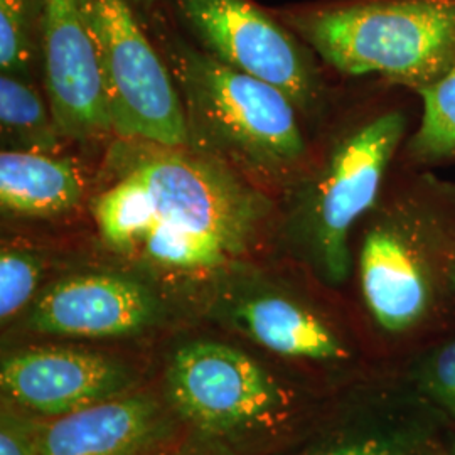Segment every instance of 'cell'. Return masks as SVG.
<instances>
[{"label": "cell", "mask_w": 455, "mask_h": 455, "mask_svg": "<svg viewBox=\"0 0 455 455\" xmlns=\"http://www.w3.org/2000/svg\"><path fill=\"white\" fill-rule=\"evenodd\" d=\"M180 148L148 144L132 154L118 180L95 199L101 238L124 253L148 236L208 238L242 253L270 212L267 197L223 165Z\"/></svg>", "instance_id": "cell-1"}, {"label": "cell", "mask_w": 455, "mask_h": 455, "mask_svg": "<svg viewBox=\"0 0 455 455\" xmlns=\"http://www.w3.org/2000/svg\"><path fill=\"white\" fill-rule=\"evenodd\" d=\"M455 257V182L415 176L364 235L359 282L378 327L403 336L427 324L447 295Z\"/></svg>", "instance_id": "cell-2"}, {"label": "cell", "mask_w": 455, "mask_h": 455, "mask_svg": "<svg viewBox=\"0 0 455 455\" xmlns=\"http://www.w3.org/2000/svg\"><path fill=\"white\" fill-rule=\"evenodd\" d=\"M282 22L339 73L415 93L455 63V0H338L283 11Z\"/></svg>", "instance_id": "cell-3"}, {"label": "cell", "mask_w": 455, "mask_h": 455, "mask_svg": "<svg viewBox=\"0 0 455 455\" xmlns=\"http://www.w3.org/2000/svg\"><path fill=\"white\" fill-rule=\"evenodd\" d=\"M172 65L189 132L196 129L208 146L270 171L291 169L306 159L299 108L283 92L188 46L174 48Z\"/></svg>", "instance_id": "cell-4"}, {"label": "cell", "mask_w": 455, "mask_h": 455, "mask_svg": "<svg viewBox=\"0 0 455 455\" xmlns=\"http://www.w3.org/2000/svg\"><path fill=\"white\" fill-rule=\"evenodd\" d=\"M407 118L388 110L366 120L332 147L300 204L299 228L319 275L339 285L351 274L349 235L376 206Z\"/></svg>", "instance_id": "cell-5"}, {"label": "cell", "mask_w": 455, "mask_h": 455, "mask_svg": "<svg viewBox=\"0 0 455 455\" xmlns=\"http://www.w3.org/2000/svg\"><path fill=\"white\" fill-rule=\"evenodd\" d=\"M82 9L114 132L146 144L186 146L189 125L180 93L129 0H82Z\"/></svg>", "instance_id": "cell-6"}, {"label": "cell", "mask_w": 455, "mask_h": 455, "mask_svg": "<svg viewBox=\"0 0 455 455\" xmlns=\"http://www.w3.org/2000/svg\"><path fill=\"white\" fill-rule=\"evenodd\" d=\"M204 48L225 65L283 92L300 112L321 105L323 82L307 44L251 0H178Z\"/></svg>", "instance_id": "cell-7"}, {"label": "cell", "mask_w": 455, "mask_h": 455, "mask_svg": "<svg viewBox=\"0 0 455 455\" xmlns=\"http://www.w3.org/2000/svg\"><path fill=\"white\" fill-rule=\"evenodd\" d=\"M167 395L188 422L214 435L267 425L287 405L280 385L255 359L216 341L189 342L174 353Z\"/></svg>", "instance_id": "cell-8"}, {"label": "cell", "mask_w": 455, "mask_h": 455, "mask_svg": "<svg viewBox=\"0 0 455 455\" xmlns=\"http://www.w3.org/2000/svg\"><path fill=\"white\" fill-rule=\"evenodd\" d=\"M41 41L49 107L61 133L90 139L114 131L82 0H46Z\"/></svg>", "instance_id": "cell-9"}, {"label": "cell", "mask_w": 455, "mask_h": 455, "mask_svg": "<svg viewBox=\"0 0 455 455\" xmlns=\"http://www.w3.org/2000/svg\"><path fill=\"white\" fill-rule=\"evenodd\" d=\"M131 383L116 359L82 349L34 347L2 359L4 395L34 413L61 417L118 396Z\"/></svg>", "instance_id": "cell-10"}, {"label": "cell", "mask_w": 455, "mask_h": 455, "mask_svg": "<svg viewBox=\"0 0 455 455\" xmlns=\"http://www.w3.org/2000/svg\"><path fill=\"white\" fill-rule=\"evenodd\" d=\"M161 304L129 276L88 274L52 283L29 314L34 331L63 338H125L156 324Z\"/></svg>", "instance_id": "cell-11"}, {"label": "cell", "mask_w": 455, "mask_h": 455, "mask_svg": "<svg viewBox=\"0 0 455 455\" xmlns=\"http://www.w3.org/2000/svg\"><path fill=\"white\" fill-rule=\"evenodd\" d=\"M157 428L159 408L150 398L114 396L44 425L37 455H135Z\"/></svg>", "instance_id": "cell-12"}, {"label": "cell", "mask_w": 455, "mask_h": 455, "mask_svg": "<svg viewBox=\"0 0 455 455\" xmlns=\"http://www.w3.org/2000/svg\"><path fill=\"white\" fill-rule=\"evenodd\" d=\"M233 319L248 338L280 356L317 363L349 358L338 332L317 312L291 297L267 293L246 299Z\"/></svg>", "instance_id": "cell-13"}, {"label": "cell", "mask_w": 455, "mask_h": 455, "mask_svg": "<svg viewBox=\"0 0 455 455\" xmlns=\"http://www.w3.org/2000/svg\"><path fill=\"white\" fill-rule=\"evenodd\" d=\"M83 184L75 167L49 154L4 150L0 154V203L17 216L51 218L80 206Z\"/></svg>", "instance_id": "cell-14"}, {"label": "cell", "mask_w": 455, "mask_h": 455, "mask_svg": "<svg viewBox=\"0 0 455 455\" xmlns=\"http://www.w3.org/2000/svg\"><path fill=\"white\" fill-rule=\"evenodd\" d=\"M0 124L12 150L52 154L60 147V127L37 90L20 75L0 76ZM63 135V133H61Z\"/></svg>", "instance_id": "cell-15"}, {"label": "cell", "mask_w": 455, "mask_h": 455, "mask_svg": "<svg viewBox=\"0 0 455 455\" xmlns=\"http://www.w3.org/2000/svg\"><path fill=\"white\" fill-rule=\"evenodd\" d=\"M432 415L439 413L427 403L400 420L331 440L309 455H419L434 445Z\"/></svg>", "instance_id": "cell-16"}, {"label": "cell", "mask_w": 455, "mask_h": 455, "mask_svg": "<svg viewBox=\"0 0 455 455\" xmlns=\"http://www.w3.org/2000/svg\"><path fill=\"white\" fill-rule=\"evenodd\" d=\"M422 118L419 129L408 139L410 159L420 165L455 159V63L451 71L419 93Z\"/></svg>", "instance_id": "cell-17"}, {"label": "cell", "mask_w": 455, "mask_h": 455, "mask_svg": "<svg viewBox=\"0 0 455 455\" xmlns=\"http://www.w3.org/2000/svg\"><path fill=\"white\" fill-rule=\"evenodd\" d=\"M46 0H0L2 73L26 75L33 60L36 36H41Z\"/></svg>", "instance_id": "cell-18"}, {"label": "cell", "mask_w": 455, "mask_h": 455, "mask_svg": "<svg viewBox=\"0 0 455 455\" xmlns=\"http://www.w3.org/2000/svg\"><path fill=\"white\" fill-rule=\"evenodd\" d=\"M411 378L423 402L455 427V338L425 351L415 363Z\"/></svg>", "instance_id": "cell-19"}, {"label": "cell", "mask_w": 455, "mask_h": 455, "mask_svg": "<svg viewBox=\"0 0 455 455\" xmlns=\"http://www.w3.org/2000/svg\"><path fill=\"white\" fill-rule=\"evenodd\" d=\"M44 263L39 255L20 248L0 253V319L9 323L24 309L41 282Z\"/></svg>", "instance_id": "cell-20"}, {"label": "cell", "mask_w": 455, "mask_h": 455, "mask_svg": "<svg viewBox=\"0 0 455 455\" xmlns=\"http://www.w3.org/2000/svg\"><path fill=\"white\" fill-rule=\"evenodd\" d=\"M41 428L26 419L19 417L11 408L2 410L0 425V455H37Z\"/></svg>", "instance_id": "cell-21"}, {"label": "cell", "mask_w": 455, "mask_h": 455, "mask_svg": "<svg viewBox=\"0 0 455 455\" xmlns=\"http://www.w3.org/2000/svg\"><path fill=\"white\" fill-rule=\"evenodd\" d=\"M449 282H451V291H452L455 299V257L452 263H451V267H449Z\"/></svg>", "instance_id": "cell-22"}, {"label": "cell", "mask_w": 455, "mask_h": 455, "mask_svg": "<svg viewBox=\"0 0 455 455\" xmlns=\"http://www.w3.org/2000/svg\"><path fill=\"white\" fill-rule=\"evenodd\" d=\"M419 455H452L451 452H449V449L447 451H439V449H435L434 445L432 447H428L427 451H423V452H420Z\"/></svg>", "instance_id": "cell-23"}, {"label": "cell", "mask_w": 455, "mask_h": 455, "mask_svg": "<svg viewBox=\"0 0 455 455\" xmlns=\"http://www.w3.org/2000/svg\"><path fill=\"white\" fill-rule=\"evenodd\" d=\"M133 2L139 4V5L144 7V9H152L154 4H156V0H133Z\"/></svg>", "instance_id": "cell-24"}, {"label": "cell", "mask_w": 455, "mask_h": 455, "mask_svg": "<svg viewBox=\"0 0 455 455\" xmlns=\"http://www.w3.org/2000/svg\"><path fill=\"white\" fill-rule=\"evenodd\" d=\"M449 452H451L452 455H455V442L451 443V447H449Z\"/></svg>", "instance_id": "cell-25"}]
</instances>
